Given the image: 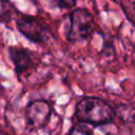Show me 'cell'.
<instances>
[{
	"label": "cell",
	"mask_w": 135,
	"mask_h": 135,
	"mask_svg": "<svg viewBox=\"0 0 135 135\" xmlns=\"http://www.w3.org/2000/svg\"><path fill=\"white\" fill-rule=\"evenodd\" d=\"M51 113L52 107L44 100L32 101L26 105L24 110L26 121L35 128H41L45 126L51 117Z\"/></svg>",
	"instance_id": "cell-4"
},
{
	"label": "cell",
	"mask_w": 135,
	"mask_h": 135,
	"mask_svg": "<svg viewBox=\"0 0 135 135\" xmlns=\"http://www.w3.org/2000/svg\"><path fill=\"white\" fill-rule=\"evenodd\" d=\"M8 55L9 58L14 64L15 73L17 75H20L27 71L33 65V60L30 55V53L21 47L16 46H9L8 47Z\"/></svg>",
	"instance_id": "cell-5"
},
{
	"label": "cell",
	"mask_w": 135,
	"mask_h": 135,
	"mask_svg": "<svg viewBox=\"0 0 135 135\" xmlns=\"http://www.w3.org/2000/svg\"><path fill=\"white\" fill-rule=\"evenodd\" d=\"M68 135H93V130L88 126V123L80 122L75 126H73Z\"/></svg>",
	"instance_id": "cell-7"
},
{
	"label": "cell",
	"mask_w": 135,
	"mask_h": 135,
	"mask_svg": "<svg viewBox=\"0 0 135 135\" xmlns=\"http://www.w3.org/2000/svg\"><path fill=\"white\" fill-rule=\"evenodd\" d=\"M114 112H115V115H117L121 121H124L126 123H135V109L134 108L122 104L118 107V109Z\"/></svg>",
	"instance_id": "cell-6"
},
{
	"label": "cell",
	"mask_w": 135,
	"mask_h": 135,
	"mask_svg": "<svg viewBox=\"0 0 135 135\" xmlns=\"http://www.w3.org/2000/svg\"><path fill=\"white\" fill-rule=\"evenodd\" d=\"M18 31L32 42L42 44L50 38L47 27L37 18L32 16H22L16 21Z\"/></svg>",
	"instance_id": "cell-3"
},
{
	"label": "cell",
	"mask_w": 135,
	"mask_h": 135,
	"mask_svg": "<svg viewBox=\"0 0 135 135\" xmlns=\"http://www.w3.org/2000/svg\"><path fill=\"white\" fill-rule=\"evenodd\" d=\"M77 0H55L56 4L63 9H68V8H72L73 6H75Z\"/></svg>",
	"instance_id": "cell-8"
},
{
	"label": "cell",
	"mask_w": 135,
	"mask_h": 135,
	"mask_svg": "<svg viewBox=\"0 0 135 135\" xmlns=\"http://www.w3.org/2000/svg\"><path fill=\"white\" fill-rule=\"evenodd\" d=\"M95 23L92 14L84 8H76L70 14V27L66 39L71 42L82 41L94 32Z\"/></svg>",
	"instance_id": "cell-2"
},
{
	"label": "cell",
	"mask_w": 135,
	"mask_h": 135,
	"mask_svg": "<svg viewBox=\"0 0 135 135\" xmlns=\"http://www.w3.org/2000/svg\"><path fill=\"white\" fill-rule=\"evenodd\" d=\"M75 116L80 122L103 126L113 121L115 112L112 107L101 98L84 97L76 104Z\"/></svg>",
	"instance_id": "cell-1"
}]
</instances>
